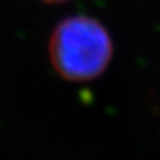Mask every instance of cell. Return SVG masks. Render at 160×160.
<instances>
[{"mask_svg": "<svg viewBox=\"0 0 160 160\" xmlns=\"http://www.w3.org/2000/svg\"><path fill=\"white\" fill-rule=\"evenodd\" d=\"M44 3H49V4H60V3H67L69 0H42Z\"/></svg>", "mask_w": 160, "mask_h": 160, "instance_id": "cell-2", "label": "cell"}, {"mask_svg": "<svg viewBox=\"0 0 160 160\" xmlns=\"http://www.w3.org/2000/svg\"><path fill=\"white\" fill-rule=\"evenodd\" d=\"M49 59L60 76L88 82L100 76L111 62L113 46L107 28L87 15L63 19L49 39Z\"/></svg>", "mask_w": 160, "mask_h": 160, "instance_id": "cell-1", "label": "cell"}]
</instances>
